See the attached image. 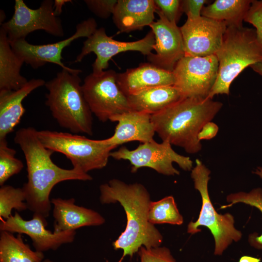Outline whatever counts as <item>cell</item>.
Returning <instances> with one entry per match:
<instances>
[{"instance_id": "6da1fadb", "label": "cell", "mask_w": 262, "mask_h": 262, "mask_svg": "<svg viewBox=\"0 0 262 262\" xmlns=\"http://www.w3.org/2000/svg\"><path fill=\"white\" fill-rule=\"evenodd\" d=\"M14 142L22 150L26 162L28 181L22 187L28 209L46 218L51 209L50 192L57 183L68 180L88 181L92 177L75 168L66 169L55 164L51 159L54 152L46 148L31 127L19 129Z\"/></svg>"}, {"instance_id": "7a4b0ae2", "label": "cell", "mask_w": 262, "mask_h": 262, "mask_svg": "<svg viewBox=\"0 0 262 262\" xmlns=\"http://www.w3.org/2000/svg\"><path fill=\"white\" fill-rule=\"evenodd\" d=\"M100 202L104 204L118 202L127 217L125 230L113 243L115 249H121L123 254L118 262L126 256L131 258L144 246L147 248L161 246L163 237L148 220L151 202L149 192L142 184H128L116 179L99 186Z\"/></svg>"}, {"instance_id": "3957f363", "label": "cell", "mask_w": 262, "mask_h": 262, "mask_svg": "<svg viewBox=\"0 0 262 262\" xmlns=\"http://www.w3.org/2000/svg\"><path fill=\"white\" fill-rule=\"evenodd\" d=\"M222 103L208 98H183L160 112L151 115L155 132L171 145L190 154L201 150L198 134L203 126L214 117Z\"/></svg>"}, {"instance_id": "277c9868", "label": "cell", "mask_w": 262, "mask_h": 262, "mask_svg": "<svg viewBox=\"0 0 262 262\" xmlns=\"http://www.w3.org/2000/svg\"><path fill=\"white\" fill-rule=\"evenodd\" d=\"M79 74L62 69L46 82V104L62 128L74 133L93 134L92 113L85 100Z\"/></svg>"}, {"instance_id": "5b68a950", "label": "cell", "mask_w": 262, "mask_h": 262, "mask_svg": "<svg viewBox=\"0 0 262 262\" xmlns=\"http://www.w3.org/2000/svg\"><path fill=\"white\" fill-rule=\"evenodd\" d=\"M218 61L216 81L207 97L229 94L234 79L247 67L262 63V44L254 29L229 26L215 53Z\"/></svg>"}, {"instance_id": "8992f818", "label": "cell", "mask_w": 262, "mask_h": 262, "mask_svg": "<svg viewBox=\"0 0 262 262\" xmlns=\"http://www.w3.org/2000/svg\"><path fill=\"white\" fill-rule=\"evenodd\" d=\"M210 174L211 171L196 159V165L191 170V177L195 188L200 194L202 206L198 219L188 224L187 232L194 234L201 231L199 227H207L214 238V255L221 256L233 242L241 240L242 233L234 227V218L231 214L218 213L212 204L208 188Z\"/></svg>"}, {"instance_id": "52a82bcc", "label": "cell", "mask_w": 262, "mask_h": 262, "mask_svg": "<svg viewBox=\"0 0 262 262\" xmlns=\"http://www.w3.org/2000/svg\"><path fill=\"white\" fill-rule=\"evenodd\" d=\"M37 136L46 148L65 155L73 168L86 173L105 167L111 151L116 147L103 140H92L68 132L37 131Z\"/></svg>"}, {"instance_id": "ba28073f", "label": "cell", "mask_w": 262, "mask_h": 262, "mask_svg": "<svg viewBox=\"0 0 262 262\" xmlns=\"http://www.w3.org/2000/svg\"><path fill=\"white\" fill-rule=\"evenodd\" d=\"M110 157L118 160L129 161L133 173L140 168L148 167L164 175H179L180 172L173 166V163L185 171H190L193 168L190 157L177 153L167 141L158 143L154 140L141 143L132 150L122 147L111 152Z\"/></svg>"}, {"instance_id": "9c48e42d", "label": "cell", "mask_w": 262, "mask_h": 262, "mask_svg": "<svg viewBox=\"0 0 262 262\" xmlns=\"http://www.w3.org/2000/svg\"><path fill=\"white\" fill-rule=\"evenodd\" d=\"M113 70L87 76L82 84L85 100L92 113L102 122L111 117L131 111L127 96L117 82Z\"/></svg>"}, {"instance_id": "30bf717a", "label": "cell", "mask_w": 262, "mask_h": 262, "mask_svg": "<svg viewBox=\"0 0 262 262\" xmlns=\"http://www.w3.org/2000/svg\"><path fill=\"white\" fill-rule=\"evenodd\" d=\"M54 2L43 0L35 9L27 6L23 0H16L12 18L1 25L10 43L25 39L30 33L43 30L56 37L64 35L61 20L54 12Z\"/></svg>"}, {"instance_id": "8fae6325", "label": "cell", "mask_w": 262, "mask_h": 262, "mask_svg": "<svg viewBox=\"0 0 262 262\" xmlns=\"http://www.w3.org/2000/svg\"><path fill=\"white\" fill-rule=\"evenodd\" d=\"M218 61L215 54L205 57L184 55L172 71L174 86L183 98H207L218 74Z\"/></svg>"}, {"instance_id": "7c38bea8", "label": "cell", "mask_w": 262, "mask_h": 262, "mask_svg": "<svg viewBox=\"0 0 262 262\" xmlns=\"http://www.w3.org/2000/svg\"><path fill=\"white\" fill-rule=\"evenodd\" d=\"M97 24L93 18L82 21L77 25L74 33L58 42L43 45H33L26 39L11 42L13 50L24 62L34 68H38L48 63H53L66 69L71 73L79 74L82 71L66 66L62 62L63 50L75 40L81 37H88L97 29Z\"/></svg>"}, {"instance_id": "4fadbf2b", "label": "cell", "mask_w": 262, "mask_h": 262, "mask_svg": "<svg viewBox=\"0 0 262 262\" xmlns=\"http://www.w3.org/2000/svg\"><path fill=\"white\" fill-rule=\"evenodd\" d=\"M155 37L152 31L143 38L132 42L114 40L108 36L103 27L98 29L83 42L81 53L75 63L80 62L87 54L93 52L97 58L92 65L93 72L101 73L109 66V61L115 55L127 51H137L148 55L153 50Z\"/></svg>"}, {"instance_id": "5bb4252c", "label": "cell", "mask_w": 262, "mask_h": 262, "mask_svg": "<svg viewBox=\"0 0 262 262\" xmlns=\"http://www.w3.org/2000/svg\"><path fill=\"white\" fill-rule=\"evenodd\" d=\"M227 26L223 21L201 16L187 19L180 27L185 56L205 57L219 49Z\"/></svg>"}, {"instance_id": "9a60e30c", "label": "cell", "mask_w": 262, "mask_h": 262, "mask_svg": "<svg viewBox=\"0 0 262 262\" xmlns=\"http://www.w3.org/2000/svg\"><path fill=\"white\" fill-rule=\"evenodd\" d=\"M47 225L46 218L38 214L33 213L32 219L26 220L16 212L14 215L1 220L0 230L27 235L31 239L35 251L41 252L50 249L55 250L63 244L73 242L76 230L56 233L47 229Z\"/></svg>"}, {"instance_id": "2e32d148", "label": "cell", "mask_w": 262, "mask_h": 262, "mask_svg": "<svg viewBox=\"0 0 262 262\" xmlns=\"http://www.w3.org/2000/svg\"><path fill=\"white\" fill-rule=\"evenodd\" d=\"M159 18L149 26L154 33L155 53L147 56L150 63L172 72L177 63L185 55L180 28L169 22L157 8Z\"/></svg>"}, {"instance_id": "e0dca14e", "label": "cell", "mask_w": 262, "mask_h": 262, "mask_svg": "<svg viewBox=\"0 0 262 262\" xmlns=\"http://www.w3.org/2000/svg\"><path fill=\"white\" fill-rule=\"evenodd\" d=\"M110 121L117 124L113 135L102 139L106 144L117 147L132 141L145 143L154 140L156 132L149 114L131 110L114 115Z\"/></svg>"}, {"instance_id": "ac0fdd59", "label": "cell", "mask_w": 262, "mask_h": 262, "mask_svg": "<svg viewBox=\"0 0 262 262\" xmlns=\"http://www.w3.org/2000/svg\"><path fill=\"white\" fill-rule=\"evenodd\" d=\"M117 82L123 92L128 96L151 88L174 85L175 78L173 72L149 63L117 73Z\"/></svg>"}, {"instance_id": "d6986e66", "label": "cell", "mask_w": 262, "mask_h": 262, "mask_svg": "<svg viewBox=\"0 0 262 262\" xmlns=\"http://www.w3.org/2000/svg\"><path fill=\"white\" fill-rule=\"evenodd\" d=\"M75 202L74 198L51 199V203L53 205L54 232L76 230L81 227L98 226L105 223V218L99 213L76 205Z\"/></svg>"}, {"instance_id": "ffe728a7", "label": "cell", "mask_w": 262, "mask_h": 262, "mask_svg": "<svg viewBox=\"0 0 262 262\" xmlns=\"http://www.w3.org/2000/svg\"><path fill=\"white\" fill-rule=\"evenodd\" d=\"M45 83L43 79H33L17 90H0V142L7 141V136L19 123L25 112L23 99Z\"/></svg>"}, {"instance_id": "44dd1931", "label": "cell", "mask_w": 262, "mask_h": 262, "mask_svg": "<svg viewBox=\"0 0 262 262\" xmlns=\"http://www.w3.org/2000/svg\"><path fill=\"white\" fill-rule=\"evenodd\" d=\"M156 9L153 0H118L113 21L121 33L142 30L154 22Z\"/></svg>"}, {"instance_id": "7402d4cb", "label": "cell", "mask_w": 262, "mask_h": 262, "mask_svg": "<svg viewBox=\"0 0 262 262\" xmlns=\"http://www.w3.org/2000/svg\"><path fill=\"white\" fill-rule=\"evenodd\" d=\"M132 111L153 115L183 98L174 85L149 88L127 96Z\"/></svg>"}, {"instance_id": "603a6c76", "label": "cell", "mask_w": 262, "mask_h": 262, "mask_svg": "<svg viewBox=\"0 0 262 262\" xmlns=\"http://www.w3.org/2000/svg\"><path fill=\"white\" fill-rule=\"evenodd\" d=\"M23 60L13 50L5 31L0 29V90H16L28 82L20 73Z\"/></svg>"}, {"instance_id": "cb8c5ba5", "label": "cell", "mask_w": 262, "mask_h": 262, "mask_svg": "<svg viewBox=\"0 0 262 262\" xmlns=\"http://www.w3.org/2000/svg\"><path fill=\"white\" fill-rule=\"evenodd\" d=\"M253 0H216L204 6L201 16L224 22L227 27H242Z\"/></svg>"}, {"instance_id": "d4e9b609", "label": "cell", "mask_w": 262, "mask_h": 262, "mask_svg": "<svg viewBox=\"0 0 262 262\" xmlns=\"http://www.w3.org/2000/svg\"><path fill=\"white\" fill-rule=\"evenodd\" d=\"M43 252L32 250L24 243L21 234L0 231V262H42Z\"/></svg>"}, {"instance_id": "484cf974", "label": "cell", "mask_w": 262, "mask_h": 262, "mask_svg": "<svg viewBox=\"0 0 262 262\" xmlns=\"http://www.w3.org/2000/svg\"><path fill=\"white\" fill-rule=\"evenodd\" d=\"M148 220L152 224H169L181 225L183 218L180 213L173 196H169L156 201H151Z\"/></svg>"}, {"instance_id": "4316f807", "label": "cell", "mask_w": 262, "mask_h": 262, "mask_svg": "<svg viewBox=\"0 0 262 262\" xmlns=\"http://www.w3.org/2000/svg\"><path fill=\"white\" fill-rule=\"evenodd\" d=\"M227 201L230 203L222 205L220 209L230 207L235 204L243 203L258 209L262 213V189L255 188L248 193L239 192L228 195ZM248 242L253 247L262 250V234L260 236L257 233L250 234L248 236Z\"/></svg>"}, {"instance_id": "83f0119b", "label": "cell", "mask_w": 262, "mask_h": 262, "mask_svg": "<svg viewBox=\"0 0 262 262\" xmlns=\"http://www.w3.org/2000/svg\"><path fill=\"white\" fill-rule=\"evenodd\" d=\"M26 196L22 188H15L8 185H3L0 188V216L8 219L13 209L18 212L28 209Z\"/></svg>"}, {"instance_id": "f1b7e54d", "label": "cell", "mask_w": 262, "mask_h": 262, "mask_svg": "<svg viewBox=\"0 0 262 262\" xmlns=\"http://www.w3.org/2000/svg\"><path fill=\"white\" fill-rule=\"evenodd\" d=\"M16 151L9 147L7 141L0 142V185L12 176L18 174L24 164L21 161L16 158Z\"/></svg>"}, {"instance_id": "f546056e", "label": "cell", "mask_w": 262, "mask_h": 262, "mask_svg": "<svg viewBox=\"0 0 262 262\" xmlns=\"http://www.w3.org/2000/svg\"><path fill=\"white\" fill-rule=\"evenodd\" d=\"M137 253L140 262H178L172 256L170 249L165 246L147 248L142 246Z\"/></svg>"}, {"instance_id": "4dcf8cb0", "label": "cell", "mask_w": 262, "mask_h": 262, "mask_svg": "<svg viewBox=\"0 0 262 262\" xmlns=\"http://www.w3.org/2000/svg\"><path fill=\"white\" fill-rule=\"evenodd\" d=\"M157 8L170 22L177 24L182 12L181 0H154Z\"/></svg>"}, {"instance_id": "1f68e13d", "label": "cell", "mask_w": 262, "mask_h": 262, "mask_svg": "<svg viewBox=\"0 0 262 262\" xmlns=\"http://www.w3.org/2000/svg\"><path fill=\"white\" fill-rule=\"evenodd\" d=\"M244 21L255 27L257 38L262 44V0H253Z\"/></svg>"}, {"instance_id": "d6a6232c", "label": "cell", "mask_w": 262, "mask_h": 262, "mask_svg": "<svg viewBox=\"0 0 262 262\" xmlns=\"http://www.w3.org/2000/svg\"><path fill=\"white\" fill-rule=\"evenodd\" d=\"M84 1L89 9L97 16L107 18L113 15L117 0H85Z\"/></svg>"}, {"instance_id": "836d02e7", "label": "cell", "mask_w": 262, "mask_h": 262, "mask_svg": "<svg viewBox=\"0 0 262 262\" xmlns=\"http://www.w3.org/2000/svg\"><path fill=\"white\" fill-rule=\"evenodd\" d=\"M206 0H181L182 12L185 13L188 19H194L201 16V13Z\"/></svg>"}, {"instance_id": "e575fe53", "label": "cell", "mask_w": 262, "mask_h": 262, "mask_svg": "<svg viewBox=\"0 0 262 262\" xmlns=\"http://www.w3.org/2000/svg\"><path fill=\"white\" fill-rule=\"evenodd\" d=\"M218 131V126L213 122H208L203 126L197 137L200 141L202 140H210L216 135Z\"/></svg>"}, {"instance_id": "d590c367", "label": "cell", "mask_w": 262, "mask_h": 262, "mask_svg": "<svg viewBox=\"0 0 262 262\" xmlns=\"http://www.w3.org/2000/svg\"><path fill=\"white\" fill-rule=\"evenodd\" d=\"M72 2L71 0H55L54 1V12L56 16H59L62 12V7L66 3Z\"/></svg>"}, {"instance_id": "8d00e7d4", "label": "cell", "mask_w": 262, "mask_h": 262, "mask_svg": "<svg viewBox=\"0 0 262 262\" xmlns=\"http://www.w3.org/2000/svg\"><path fill=\"white\" fill-rule=\"evenodd\" d=\"M261 258L245 255L239 259L238 262H261Z\"/></svg>"}, {"instance_id": "74e56055", "label": "cell", "mask_w": 262, "mask_h": 262, "mask_svg": "<svg viewBox=\"0 0 262 262\" xmlns=\"http://www.w3.org/2000/svg\"><path fill=\"white\" fill-rule=\"evenodd\" d=\"M250 67L254 71L262 76V63L253 64Z\"/></svg>"}, {"instance_id": "f35d334b", "label": "cell", "mask_w": 262, "mask_h": 262, "mask_svg": "<svg viewBox=\"0 0 262 262\" xmlns=\"http://www.w3.org/2000/svg\"><path fill=\"white\" fill-rule=\"evenodd\" d=\"M254 173L258 175L262 179V167H258L255 171L254 172Z\"/></svg>"}, {"instance_id": "ab89813d", "label": "cell", "mask_w": 262, "mask_h": 262, "mask_svg": "<svg viewBox=\"0 0 262 262\" xmlns=\"http://www.w3.org/2000/svg\"><path fill=\"white\" fill-rule=\"evenodd\" d=\"M42 262H53L52 261L50 260L49 259H45L44 261H43Z\"/></svg>"}]
</instances>
